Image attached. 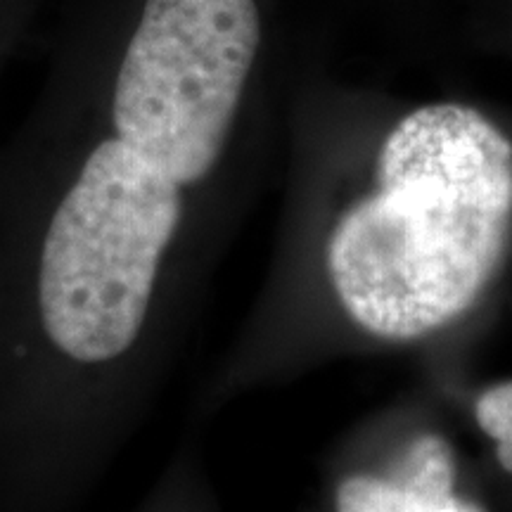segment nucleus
Instances as JSON below:
<instances>
[{
  "instance_id": "obj_1",
  "label": "nucleus",
  "mask_w": 512,
  "mask_h": 512,
  "mask_svg": "<svg viewBox=\"0 0 512 512\" xmlns=\"http://www.w3.org/2000/svg\"><path fill=\"white\" fill-rule=\"evenodd\" d=\"M512 233V143L482 112L437 102L384 140L377 190L332 230L328 275L344 311L382 339L463 316Z\"/></svg>"
},
{
  "instance_id": "obj_2",
  "label": "nucleus",
  "mask_w": 512,
  "mask_h": 512,
  "mask_svg": "<svg viewBox=\"0 0 512 512\" xmlns=\"http://www.w3.org/2000/svg\"><path fill=\"white\" fill-rule=\"evenodd\" d=\"M181 221V185L117 136L93 147L38 247L36 313L60 361L107 368L138 347Z\"/></svg>"
},
{
  "instance_id": "obj_5",
  "label": "nucleus",
  "mask_w": 512,
  "mask_h": 512,
  "mask_svg": "<svg viewBox=\"0 0 512 512\" xmlns=\"http://www.w3.org/2000/svg\"><path fill=\"white\" fill-rule=\"evenodd\" d=\"M477 425L496 441L498 463L512 475V382L486 389L475 403Z\"/></svg>"
},
{
  "instance_id": "obj_4",
  "label": "nucleus",
  "mask_w": 512,
  "mask_h": 512,
  "mask_svg": "<svg viewBox=\"0 0 512 512\" xmlns=\"http://www.w3.org/2000/svg\"><path fill=\"white\" fill-rule=\"evenodd\" d=\"M453 465L439 439L415 444L403 477L356 475L337 489V512H479L451 494Z\"/></svg>"
},
{
  "instance_id": "obj_3",
  "label": "nucleus",
  "mask_w": 512,
  "mask_h": 512,
  "mask_svg": "<svg viewBox=\"0 0 512 512\" xmlns=\"http://www.w3.org/2000/svg\"><path fill=\"white\" fill-rule=\"evenodd\" d=\"M261 43L254 0H147L112 98L117 138L195 185L219 162Z\"/></svg>"
}]
</instances>
